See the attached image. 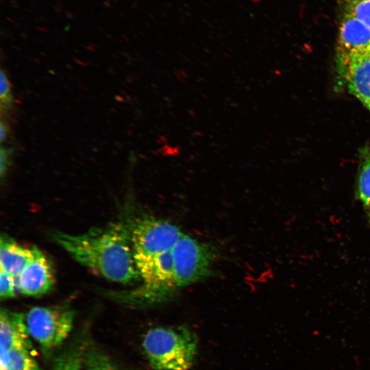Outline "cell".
<instances>
[{"mask_svg":"<svg viewBox=\"0 0 370 370\" xmlns=\"http://www.w3.org/2000/svg\"><path fill=\"white\" fill-rule=\"evenodd\" d=\"M51 236L76 261L108 280L127 284L139 280L126 223L119 221L81 235L55 231Z\"/></svg>","mask_w":370,"mask_h":370,"instance_id":"cell-1","label":"cell"},{"mask_svg":"<svg viewBox=\"0 0 370 370\" xmlns=\"http://www.w3.org/2000/svg\"><path fill=\"white\" fill-rule=\"evenodd\" d=\"M143 349L153 370H192L198 339L186 325L156 326L144 335Z\"/></svg>","mask_w":370,"mask_h":370,"instance_id":"cell-2","label":"cell"},{"mask_svg":"<svg viewBox=\"0 0 370 370\" xmlns=\"http://www.w3.org/2000/svg\"><path fill=\"white\" fill-rule=\"evenodd\" d=\"M75 312L67 306H36L25 316L27 330L40 346L49 352L60 346L69 336Z\"/></svg>","mask_w":370,"mask_h":370,"instance_id":"cell-3","label":"cell"},{"mask_svg":"<svg viewBox=\"0 0 370 370\" xmlns=\"http://www.w3.org/2000/svg\"><path fill=\"white\" fill-rule=\"evenodd\" d=\"M171 253L177 289L208 276L215 256L210 246L184 233L173 245Z\"/></svg>","mask_w":370,"mask_h":370,"instance_id":"cell-4","label":"cell"},{"mask_svg":"<svg viewBox=\"0 0 370 370\" xmlns=\"http://www.w3.org/2000/svg\"><path fill=\"white\" fill-rule=\"evenodd\" d=\"M130 227L134 260L171 249L183 234L175 225L152 217L136 219Z\"/></svg>","mask_w":370,"mask_h":370,"instance_id":"cell-5","label":"cell"},{"mask_svg":"<svg viewBox=\"0 0 370 370\" xmlns=\"http://www.w3.org/2000/svg\"><path fill=\"white\" fill-rule=\"evenodd\" d=\"M349 92L370 111V52L338 56Z\"/></svg>","mask_w":370,"mask_h":370,"instance_id":"cell-6","label":"cell"},{"mask_svg":"<svg viewBox=\"0 0 370 370\" xmlns=\"http://www.w3.org/2000/svg\"><path fill=\"white\" fill-rule=\"evenodd\" d=\"M54 284L53 264L36 248L34 258L17 277L16 288L23 295L38 297L50 291Z\"/></svg>","mask_w":370,"mask_h":370,"instance_id":"cell-7","label":"cell"},{"mask_svg":"<svg viewBox=\"0 0 370 370\" xmlns=\"http://www.w3.org/2000/svg\"><path fill=\"white\" fill-rule=\"evenodd\" d=\"M30 335L25 317L19 312L1 309L0 312V358L14 349H29Z\"/></svg>","mask_w":370,"mask_h":370,"instance_id":"cell-8","label":"cell"},{"mask_svg":"<svg viewBox=\"0 0 370 370\" xmlns=\"http://www.w3.org/2000/svg\"><path fill=\"white\" fill-rule=\"evenodd\" d=\"M370 52V28L344 13L340 24L338 56Z\"/></svg>","mask_w":370,"mask_h":370,"instance_id":"cell-9","label":"cell"},{"mask_svg":"<svg viewBox=\"0 0 370 370\" xmlns=\"http://www.w3.org/2000/svg\"><path fill=\"white\" fill-rule=\"evenodd\" d=\"M36 251L35 247H26L10 237L2 235L0 241L1 270L17 278L33 260Z\"/></svg>","mask_w":370,"mask_h":370,"instance_id":"cell-10","label":"cell"},{"mask_svg":"<svg viewBox=\"0 0 370 370\" xmlns=\"http://www.w3.org/2000/svg\"><path fill=\"white\" fill-rule=\"evenodd\" d=\"M354 196L364 209L370 206V146L365 145L359 152Z\"/></svg>","mask_w":370,"mask_h":370,"instance_id":"cell-11","label":"cell"},{"mask_svg":"<svg viewBox=\"0 0 370 370\" xmlns=\"http://www.w3.org/2000/svg\"><path fill=\"white\" fill-rule=\"evenodd\" d=\"M0 370H41L27 348L14 349L0 358Z\"/></svg>","mask_w":370,"mask_h":370,"instance_id":"cell-12","label":"cell"},{"mask_svg":"<svg viewBox=\"0 0 370 370\" xmlns=\"http://www.w3.org/2000/svg\"><path fill=\"white\" fill-rule=\"evenodd\" d=\"M82 370H119L110 357L97 348L90 347L83 354Z\"/></svg>","mask_w":370,"mask_h":370,"instance_id":"cell-13","label":"cell"},{"mask_svg":"<svg viewBox=\"0 0 370 370\" xmlns=\"http://www.w3.org/2000/svg\"><path fill=\"white\" fill-rule=\"evenodd\" d=\"M83 354L72 348L62 354L55 361L52 370H82Z\"/></svg>","mask_w":370,"mask_h":370,"instance_id":"cell-14","label":"cell"},{"mask_svg":"<svg viewBox=\"0 0 370 370\" xmlns=\"http://www.w3.org/2000/svg\"><path fill=\"white\" fill-rule=\"evenodd\" d=\"M344 13L348 14L370 28V0H346Z\"/></svg>","mask_w":370,"mask_h":370,"instance_id":"cell-15","label":"cell"},{"mask_svg":"<svg viewBox=\"0 0 370 370\" xmlns=\"http://www.w3.org/2000/svg\"><path fill=\"white\" fill-rule=\"evenodd\" d=\"M0 101L1 112L8 111L13 103L11 85L6 73L1 69L0 72Z\"/></svg>","mask_w":370,"mask_h":370,"instance_id":"cell-16","label":"cell"},{"mask_svg":"<svg viewBox=\"0 0 370 370\" xmlns=\"http://www.w3.org/2000/svg\"><path fill=\"white\" fill-rule=\"evenodd\" d=\"M14 277L0 269V296L1 299L12 298L15 296L16 283Z\"/></svg>","mask_w":370,"mask_h":370,"instance_id":"cell-17","label":"cell"},{"mask_svg":"<svg viewBox=\"0 0 370 370\" xmlns=\"http://www.w3.org/2000/svg\"><path fill=\"white\" fill-rule=\"evenodd\" d=\"M14 149L13 147H1L0 149V174L1 177L3 179L10 166L11 158L12 156Z\"/></svg>","mask_w":370,"mask_h":370,"instance_id":"cell-18","label":"cell"},{"mask_svg":"<svg viewBox=\"0 0 370 370\" xmlns=\"http://www.w3.org/2000/svg\"><path fill=\"white\" fill-rule=\"evenodd\" d=\"M10 127L8 123L1 119L0 121V141L3 143L6 140L10 134Z\"/></svg>","mask_w":370,"mask_h":370,"instance_id":"cell-19","label":"cell"},{"mask_svg":"<svg viewBox=\"0 0 370 370\" xmlns=\"http://www.w3.org/2000/svg\"><path fill=\"white\" fill-rule=\"evenodd\" d=\"M365 212L367 214L368 221L370 224V206L365 209Z\"/></svg>","mask_w":370,"mask_h":370,"instance_id":"cell-20","label":"cell"}]
</instances>
